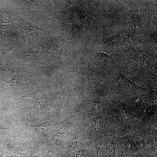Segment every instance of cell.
Masks as SVG:
<instances>
[{
	"label": "cell",
	"instance_id": "cell-1",
	"mask_svg": "<svg viewBox=\"0 0 157 157\" xmlns=\"http://www.w3.org/2000/svg\"><path fill=\"white\" fill-rule=\"evenodd\" d=\"M121 45L112 55L117 69L128 78L135 82L138 74V63L141 50L132 46L129 38H123Z\"/></svg>",
	"mask_w": 157,
	"mask_h": 157
},
{
	"label": "cell",
	"instance_id": "cell-2",
	"mask_svg": "<svg viewBox=\"0 0 157 157\" xmlns=\"http://www.w3.org/2000/svg\"><path fill=\"white\" fill-rule=\"evenodd\" d=\"M110 91L121 100L135 94H144L151 90L138 85L117 68L104 76Z\"/></svg>",
	"mask_w": 157,
	"mask_h": 157
},
{
	"label": "cell",
	"instance_id": "cell-3",
	"mask_svg": "<svg viewBox=\"0 0 157 157\" xmlns=\"http://www.w3.org/2000/svg\"><path fill=\"white\" fill-rule=\"evenodd\" d=\"M59 122L51 116L42 123L37 125L29 124L24 119L20 122L19 131L25 139L32 140L42 146L48 142Z\"/></svg>",
	"mask_w": 157,
	"mask_h": 157
},
{
	"label": "cell",
	"instance_id": "cell-4",
	"mask_svg": "<svg viewBox=\"0 0 157 157\" xmlns=\"http://www.w3.org/2000/svg\"><path fill=\"white\" fill-rule=\"evenodd\" d=\"M140 67L135 83L140 86L145 81L153 77L157 76V62L155 58V51L154 49H149L141 50Z\"/></svg>",
	"mask_w": 157,
	"mask_h": 157
},
{
	"label": "cell",
	"instance_id": "cell-5",
	"mask_svg": "<svg viewBox=\"0 0 157 157\" xmlns=\"http://www.w3.org/2000/svg\"><path fill=\"white\" fill-rule=\"evenodd\" d=\"M132 135L139 155L151 157L157 154V141L148 131L138 126Z\"/></svg>",
	"mask_w": 157,
	"mask_h": 157
},
{
	"label": "cell",
	"instance_id": "cell-6",
	"mask_svg": "<svg viewBox=\"0 0 157 157\" xmlns=\"http://www.w3.org/2000/svg\"><path fill=\"white\" fill-rule=\"evenodd\" d=\"M87 138V135L74 122L63 138L62 149L63 154L83 149Z\"/></svg>",
	"mask_w": 157,
	"mask_h": 157
},
{
	"label": "cell",
	"instance_id": "cell-7",
	"mask_svg": "<svg viewBox=\"0 0 157 157\" xmlns=\"http://www.w3.org/2000/svg\"><path fill=\"white\" fill-rule=\"evenodd\" d=\"M75 119L74 113L66 119L59 122L58 128L53 133L41 153L43 157L47 156L56 149L62 148L63 138L74 122Z\"/></svg>",
	"mask_w": 157,
	"mask_h": 157
},
{
	"label": "cell",
	"instance_id": "cell-8",
	"mask_svg": "<svg viewBox=\"0 0 157 157\" xmlns=\"http://www.w3.org/2000/svg\"><path fill=\"white\" fill-rule=\"evenodd\" d=\"M109 99L106 110L108 116L107 126L111 134L116 136H123L126 134L127 124L120 110Z\"/></svg>",
	"mask_w": 157,
	"mask_h": 157
},
{
	"label": "cell",
	"instance_id": "cell-9",
	"mask_svg": "<svg viewBox=\"0 0 157 157\" xmlns=\"http://www.w3.org/2000/svg\"><path fill=\"white\" fill-rule=\"evenodd\" d=\"M106 124L87 137L84 149L88 157H98L101 148L111 133Z\"/></svg>",
	"mask_w": 157,
	"mask_h": 157
},
{
	"label": "cell",
	"instance_id": "cell-10",
	"mask_svg": "<svg viewBox=\"0 0 157 157\" xmlns=\"http://www.w3.org/2000/svg\"><path fill=\"white\" fill-rule=\"evenodd\" d=\"M21 38H28V41L51 35L47 30L43 29L37 25L17 16L12 22Z\"/></svg>",
	"mask_w": 157,
	"mask_h": 157
},
{
	"label": "cell",
	"instance_id": "cell-11",
	"mask_svg": "<svg viewBox=\"0 0 157 157\" xmlns=\"http://www.w3.org/2000/svg\"><path fill=\"white\" fill-rule=\"evenodd\" d=\"M107 97L120 110L126 123V134L132 135L138 126L140 118L127 104L121 101L115 94L111 92Z\"/></svg>",
	"mask_w": 157,
	"mask_h": 157
},
{
	"label": "cell",
	"instance_id": "cell-12",
	"mask_svg": "<svg viewBox=\"0 0 157 157\" xmlns=\"http://www.w3.org/2000/svg\"><path fill=\"white\" fill-rule=\"evenodd\" d=\"M107 120L106 112L96 117H91L87 116L85 114L78 115V110L76 112L75 122L87 137L107 124Z\"/></svg>",
	"mask_w": 157,
	"mask_h": 157
},
{
	"label": "cell",
	"instance_id": "cell-13",
	"mask_svg": "<svg viewBox=\"0 0 157 157\" xmlns=\"http://www.w3.org/2000/svg\"><path fill=\"white\" fill-rule=\"evenodd\" d=\"M30 70L32 72L34 77L35 90L33 96L29 97L26 94L22 97H28L32 98L34 100L35 106H38L40 109V114H42L44 109L46 108L47 105L45 103V100L49 101L43 92L42 85V80L43 74L36 66H32Z\"/></svg>",
	"mask_w": 157,
	"mask_h": 157
},
{
	"label": "cell",
	"instance_id": "cell-14",
	"mask_svg": "<svg viewBox=\"0 0 157 157\" xmlns=\"http://www.w3.org/2000/svg\"><path fill=\"white\" fill-rule=\"evenodd\" d=\"M22 39L12 23L3 24L0 26V43L14 49L21 45Z\"/></svg>",
	"mask_w": 157,
	"mask_h": 157
},
{
	"label": "cell",
	"instance_id": "cell-15",
	"mask_svg": "<svg viewBox=\"0 0 157 157\" xmlns=\"http://www.w3.org/2000/svg\"><path fill=\"white\" fill-rule=\"evenodd\" d=\"M25 139L24 142L18 143L13 154L32 156L42 152L44 148L42 146L32 140Z\"/></svg>",
	"mask_w": 157,
	"mask_h": 157
},
{
	"label": "cell",
	"instance_id": "cell-16",
	"mask_svg": "<svg viewBox=\"0 0 157 157\" xmlns=\"http://www.w3.org/2000/svg\"><path fill=\"white\" fill-rule=\"evenodd\" d=\"M121 143V136H116L111 133L101 148L98 157H116Z\"/></svg>",
	"mask_w": 157,
	"mask_h": 157
},
{
	"label": "cell",
	"instance_id": "cell-17",
	"mask_svg": "<svg viewBox=\"0 0 157 157\" xmlns=\"http://www.w3.org/2000/svg\"><path fill=\"white\" fill-rule=\"evenodd\" d=\"M145 94H135L120 101L127 104L141 118L148 111L143 99Z\"/></svg>",
	"mask_w": 157,
	"mask_h": 157
},
{
	"label": "cell",
	"instance_id": "cell-18",
	"mask_svg": "<svg viewBox=\"0 0 157 157\" xmlns=\"http://www.w3.org/2000/svg\"><path fill=\"white\" fill-rule=\"evenodd\" d=\"M95 70H92L90 76L92 85L95 91L104 96H107L111 93L105 79L101 76L99 73Z\"/></svg>",
	"mask_w": 157,
	"mask_h": 157
},
{
	"label": "cell",
	"instance_id": "cell-19",
	"mask_svg": "<svg viewBox=\"0 0 157 157\" xmlns=\"http://www.w3.org/2000/svg\"><path fill=\"white\" fill-rule=\"evenodd\" d=\"M21 142L16 134L0 138V154H13L18 144Z\"/></svg>",
	"mask_w": 157,
	"mask_h": 157
},
{
	"label": "cell",
	"instance_id": "cell-20",
	"mask_svg": "<svg viewBox=\"0 0 157 157\" xmlns=\"http://www.w3.org/2000/svg\"><path fill=\"white\" fill-rule=\"evenodd\" d=\"M141 25L138 10L134 12L127 22L126 30L128 34L133 38L138 37Z\"/></svg>",
	"mask_w": 157,
	"mask_h": 157
},
{
	"label": "cell",
	"instance_id": "cell-21",
	"mask_svg": "<svg viewBox=\"0 0 157 157\" xmlns=\"http://www.w3.org/2000/svg\"><path fill=\"white\" fill-rule=\"evenodd\" d=\"M157 111H148L145 115L139 119L138 127L149 131L157 123Z\"/></svg>",
	"mask_w": 157,
	"mask_h": 157
},
{
	"label": "cell",
	"instance_id": "cell-22",
	"mask_svg": "<svg viewBox=\"0 0 157 157\" xmlns=\"http://www.w3.org/2000/svg\"><path fill=\"white\" fill-rule=\"evenodd\" d=\"M121 137V144L128 153L133 155H139L132 135L126 134Z\"/></svg>",
	"mask_w": 157,
	"mask_h": 157
},
{
	"label": "cell",
	"instance_id": "cell-23",
	"mask_svg": "<svg viewBox=\"0 0 157 157\" xmlns=\"http://www.w3.org/2000/svg\"><path fill=\"white\" fill-rule=\"evenodd\" d=\"M157 92L151 90L145 93L143 99L148 111H157Z\"/></svg>",
	"mask_w": 157,
	"mask_h": 157
},
{
	"label": "cell",
	"instance_id": "cell-24",
	"mask_svg": "<svg viewBox=\"0 0 157 157\" xmlns=\"http://www.w3.org/2000/svg\"><path fill=\"white\" fill-rule=\"evenodd\" d=\"M120 40V35L118 33L106 38L104 43L110 49L111 53L113 54L118 49Z\"/></svg>",
	"mask_w": 157,
	"mask_h": 157
},
{
	"label": "cell",
	"instance_id": "cell-25",
	"mask_svg": "<svg viewBox=\"0 0 157 157\" xmlns=\"http://www.w3.org/2000/svg\"><path fill=\"white\" fill-rule=\"evenodd\" d=\"M17 55L19 61L20 63L17 66V72L12 78L6 82V83L8 84L10 88L15 87L20 82L22 75V70L21 66L22 61L18 57L17 53Z\"/></svg>",
	"mask_w": 157,
	"mask_h": 157
},
{
	"label": "cell",
	"instance_id": "cell-26",
	"mask_svg": "<svg viewBox=\"0 0 157 157\" xmlns=\"http://www.w3.org/2000/svg\"><path fill=\"white\" fill-rule=\"evenodd\" d=\"M143 9L147 24L150 27L154 15V9L151 3L149 1H146L144 4Z\"/></svg>",
	"mask_w": 157,
	"mask_h": 157
},
{
	"label": "cell",
	"instance_id": "cell-27",
	"mask_svg": "<svg viewBox=\"0 0 157 157\" xmlns=\"http://www.w3.org/2000/svg\"><path fill=\"white\" fill-rule=\"evenodd\" d=\"M118 26L115 24L109 23L104 26L103 32L106 35H112L118 33Z\"/></svg>",
	"mask_w": 157,
	"mask_h": 157
},
{
	"label": "cell",
	"instance_id": "cell-28",
	"mask_svg": "<svg viewBox=\"0 0 157 157\" xmlns=\"http://www.w3.org/2000/svg\"><path fill=\"white\" fill-rule=\"evenodd\" d=\"M91 2L92 7L96 13L104 16H108L105 8L100 3L97 1H91Z\"/></svg>",
	"mask_w": 157,
	"mask_h": 157
},
{
	"label": "cell",
	"instance_id": "cell-29",
	"mask_svg": "<svg viewBox=\"0 0 157 157\" xmlns=\"http://www.w3.org/2000/svg\"><path fill=\"white\" fill-rule=\"evenodd\" d=\"M116 157H143L139 155H133L128 153L121 144L117 151Z\"/></svg>",
	"mask_w": 157,
	"mask_h": 157
},
{
	"label": "cell",
	"instance_id": "cell-30",
	"mask_svg": "<svg viewBox=\"0 0 157 157\" xmlns=\"http://www.w3.org/2000/svg\"><path fill=\"white\" fill-rule=\"evenodd\" d=\"M65 157H88L84 148L69 153L64 154Z\"/></svg>",
	"mask_w": 157,
	"mask_h": 157
},
{
	"label": "cell",
	"instance_id": "cell-31",
	"mask_svg": "<svg viewBox=\"0 0 157 157\" xmlns=\"http://www.w3.org/2000/svg\"><path fill=\"white\" fill-rule=\"evenodd\" d=\"M14 134L10 129L6 126L0 125V138L10 136Z\"/></svg>",
	"mask_w": 157,
	"mask_h": 157
},
{
	"label": "cell",
	"instance_id": "cell-32",
	"mask_svg": "<svg viewBox=\"0 0 157 157\" xmlns=\"http://www.w3.org/2000/svg\"><path fill=\"white\" fill-rule=\"evenodd\" d=\"M45 157H65L62 148L54 151L52 153Z\"/></svg>",
	"mask_w": 157,
	"mask_h": 157
},
{
	"label": "cell",
	"instance_id": "cell-33",
	"mask_svg": "<svg viewBox=\"0 0 157 157\" xmlns=\"http://www.w3.org/2000/svg\"><path fill=\"white\" fill-rule=\"evenodd\" d=\"M149 131L153 136L156 141H157V123L154 124L150 128Z\"/></svg>",
	"mask_w": 157,
	"mask_h": 157
},
{
	"label": "cell",
	"instance_id": "cell-34",
	"mask_svg": "<svg viewBox=\"0 0 157 157\" xmlns=\"http://www.w3.org/2000/svg\"><path fill=\"white\" fill-rule=\"evenodd\" d=\"M151 27V31H157V17L155 14L153 17Z\"/></svg>",
	"mask_w": 157,
	"mask_h": 157
},
{
	"label": "cell",
	"instance_id": "cell-35",
	"mask_svg": "<svg viewBox=\"0 0 157 157\" xmlns=\"http://www.w3.org/2000/svg\"><path fill=\"white\" fill-rule=\"evenodd\" d=\"M150 37L151 40L156 44L157 31H152L150 33Z\"/></svg>",
	"mask_w": 157,
	"mask_h": 157
},
{
	"label": "cell",
	"instance_id": "cell-36",
	"mask_svg": "<svg viewBox=\"0 0 157 157\" xmlns=\"http://www.w3.org/2000/svg\"><path fill=\"white\" fill-rule=\"evenodd\" d=\"M30 156H19L15 154L10 155V157H31Z\"/></svg>",
	"mask_w": 157,
	"mask_h": 157
},
{
	"label": "cell",
	"instance_id": "cell-37",
	"mask_svg": "<svg viewBox=\"0 0 157 157\" xmlns=\"http://www.w3.org/2000/svg\"><path fill=\"white\" fill-rule=\"evenodd\" d=\"M31 157H43L41 154V153L34 155Z\"/></svg>",
	"mask_w": 157,
	"mask_h": 157
},
{
	"label": "cell",
	"instance_id": "cell-38",
	"mask_svg": "<svg viewBox=\"0 0 157 157\" xmlns=\"http://www.w3.org/2000/svg\"><path fill=\"white\" fill-rule=\"evenodd\" d=\"M151 157H157V154H156Z\"/></svg>",
	"mask_w": 157,
	"mask_h": 157
},
{
	"label": "cell",
	"instance_id": "cell-39",
	"mask_svg": "<svg viewBox=\"0 0 157 157\" xmlns=\"http://www.w3.org/2000/svg\"><path fill=\"white\" fill-rule=\"evenodd\" d=\"M0 157H7L6 156H4L3 155L0 154Z\"/></svg>",
	"mask_w": 157,
	"mask_h": 157
},
{
	"label": "cell",
	"instance_id": "cell-40",
	"mask_svg": "<svg viewBox=\"0 0 157 157\" xmlns=\"http://www.w3.org/2000/svg\"><path fill=\"white\" fill-rule=\"evenodd\" d=\"M2 82V78L0 76V85Z\"/></svg>",
	"mask_w": 157,
	"mask_h": 157
}]
</instances>
